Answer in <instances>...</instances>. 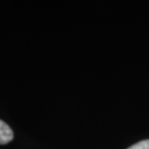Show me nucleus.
<instances>
[{"mask_svg":"<svg viewBox=\"0 0 149 149\" xmlns=\"http://www.w3.org/2000/svg\"><path fill=\"white\" fill-rule=\"evenodd\" d=\"M14 139V133L10 127L0 119V144H6Z\"/></svg>","mask_w":149,"mask_h":149,"instance_id":"f257e3e1","label":"nucleus"},{"mask_svg":"<svg viewBox=\"0 0 149 149\" xmlns=\"http://www.w3.org/2000/svg\"><path fill=\"white\" fill-rule=\"evenodd\" d=\"M128 149H149V139H145V141H139L138 143L130 146Z\"/></svg>","mask_w":149,"mask_h":149,"instance_id":"f03ea898","label":"nucleus"}]
</instances>
